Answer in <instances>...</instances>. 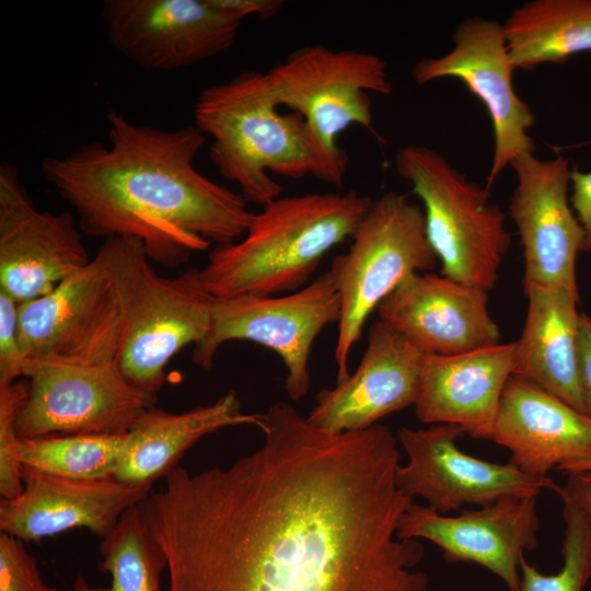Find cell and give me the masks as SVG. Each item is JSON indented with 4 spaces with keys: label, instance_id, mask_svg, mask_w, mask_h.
<instances>
[{
    "label": "cell",
    "instance_id": "cell-7",
    "mask_svg": "<svg viewBox=\"0 0 591 591\" xmlns=\"http://www.w3.org/2000/svg\"><path fill=\"white\" fill-rule=\"evenodd\" d=\"M395 167L422 201L440 274L489 291L511 244L505 213L490 202L489 192L427 146L401 148Z\"/></svg>",
    "mask_w": 591,
    "mask_h": 591
},
{
    "label": "cell",
    "instance_id": "cell-34",
    "mask_svg": "<svg viewBox=\"0 0 591 591\" xmlns=\"http://www.w3.org/2000/svg\"><path fill=\"white\" fill-rule=\"evenodd\" d=\"M213 2L233 18L243 21L255 15L267 20L277 15L285 7L282 0H213Z\"/></svg>",
    "mask_w": 591,
    "mask_h": 591
},
{
    "label": "cell",
    "instance_id": "cell-32",
    "mask_svg": "<svg viewBox=\"0 0 591 591\" xmlns=\"http://www.w3.org/2000/svg\"><path fill=\"white\" fill-rule=\"evenodd\" d=\"M570 187V205L584 232L586 251H589L591 248V170L581 172L572 169Z\"/></svg>",
    "mask_w": 591,
    "mask_h": 591
},
{
    "label": "cell",
    "instance_id": "cell-29",
    "mask_svg": "<svg viewBox=\"0 0 591 591\" xmlns=\"http://www.w3.org/2000/svg\"><path fill=\"white\" fill-rule=\"evenodd\" d=\"M27 392V384L21 381L0 385V494L3 499L15 498L23 491L21 464L15 454L20 440L16 419Z\"/></svg>",
    "mask_w": 591,
    "mask_h": 591
},
{
    "label": "cell",
    "instance_id": "cell-25",
    "mask_svg": "<svg viewBox=\"0 0 591 591\" xmlns=\"http://www.w3.org/2000/svg\"><path fill=\"white\" fill-rule=\"evenodd\" d=\"M515 69L561 63L591 50V0H532L502 23Z\"/></svg>",
    "mask_w": 591,
    "mask_h": 591
},
{
    "label": "cell",
    "instance_id": "cell-15",
    "mask_svg": "<svg viewBox=\"0 0 591 591\" xmlns=\"http://www.w3.org/2000/svg\"><path fill=\"white\" fill-rule=\"evenodd\" d=\"M71 212L39 211L14 164L0 167V290L19 304L44 297L91 260Z\"/></svg>",
    "mask_w": 591,
    "mask_h": 591
},
{
    "label": "cell",
    "instance_id": "cell-23",
    "mask_svg": "<svg viewBox=\"0 0 591 591\" xmlns=\"http://www.w3.org/2000/svg\"><path fill=\"white\" fill-rule=\"evenodd\" d=\"M523 293L528 312L521 336L514 340L512 375L535 383L584 414L579 384V292L533 286Z\"/></svg>",
    "mask_w": 591,
    "mask_h": 591
},
{
    "label": "cell",
    "instance_id": "cell-10",
    "mask_svg": "<svg viewBox=\"0 0 591 591\" xmlns=\"http://www.w3.org/2000/svg\"><path fill=\"white\" fill-rule=\"evenodd\" d=\"M144 251L138 257L130 287L124 338L116 364L140 392L157 398L169 361L208 334L215 298L198 268L163 277Z\"/></svg>",
    "mask_w": 591,
    "mask_h": 591
},
{
    "label": "cell",
    "instance_id": "cell-2",
    "mask_svg": "<svg viewBox=\"0 0 591 591\" xmlns=\"http://www.w3.org/2000/svg\"><path fill=\"white\" fill-rule=\"evenodd\" d=\"M107 121L109 147L84 143L40 164L83 233L137 239L150 260L170 268L211 242L245 235L255 215L247 200L194 166L206 140L195 125L162 130L113 109Z\"/></svg>",
    "mask_w": 591,
    "mask_h": 591
},
{
    "label": "cell",
    "instance_id": "cell-9",
    "mask_svg": "<svg viewBox=\"0 0 591 591\" xmlns=\"http://www.w3.org/2000/svg\"><path fill=\"white\" fill-rule=\"evenodd\" d=\"M339 317L340 297L329 270L289 294L215 298L210 329L194 346L192 361L209 371L221 345L254 341L280 357L287 370L285 390L290 399L299 401L311 386L309 358L314 340Z\"/></svg>",
    "mask_w": 591,
    "mask_h": 591
},
{
    "label": "cell",
    "instance_id": "cell-1",
    "mask_svg": "<svg viewBox=\"0 0 591 591\" xmlns=\"http://www.w3.org/2000/svg\"><path fill=\"white\" fill-rule=\"evenodd\" d=\"M260 430L254 452L177 466L140 502L169 591H428L422 544L396 536L414 500L389 427L331 433L277 402Z\"/></svg>",
    "mask_w": 591,
    "mask_h": 591
},
{
    "label": "cell",
    "instance_id": "cell-6",
    "mask_svg": "<svg viewBox=\"0 0 591 591\" xmlns=\"http://www.w3.org/2000/svg\"><path fill=\"white\" fill-rule=\"evenodd\" d=\"M266 76L275 104L291 108L305 123L310 174L340 188L348 154L337 138L359 125L380 139L369 92L392 93L386 62L370 53L309 45L292 51Z\"/></svg>",
    "mask_w": 591,
    "mask_h": 591
},
{
    "label": "cell",
    "instance_id": "cell-36",
    "mask_svg": "<svg viewBox=\"0 0 591 591\" xmlns=\"http://www.w3.org/2000/svg\"><path fill=\"white\" fill-rule=\"evenodd\" d=\"M556 470L568 475L581 473L591 474V459L561 464Z\"/></svg>",
    "mask_w": 591,
    "mask_h": 591
},
{
    "label": "cell",
    "instance_id": "cell-16",
    "mask_svg": "<svg viewBox=\"0 0 591 591\" xmlns=\"http://www.w3.org/2000/svg\"><path fill=\"white\" fill-rule=\"evenodd\" d=\"M510 167L517 184L508 209L523 250V291L557 286L578 292L576 264L586 246L569 199V161L563 155L540 159L524 153Z\"/></svg>",
    "mask_w": 591,
    "mask_h": 591
},
{
    "label": "cell",
    "instance_id": "cell-26",
    "mask_svg": "<svg viewBox=\"0 0 591 591\" xmlns=\"http://www.w3.org/2000/svg\"><path fill=\"white\" fill-rule=\"evenodd\" d=\"M139 505L125 511L101 538L99 569L111 575V587L93 588L78 577L73 588L67 591H162L160 576L167 568V559L152 536Z\"/></svg>",
    "mask_w": 591,
    "mask_h": 591
},
{
    "label": "cell",
    "instance_id": "cell-22",
    "mask_svg": "<svg viewBox=\"0 0 591 591\" xmlns=\"http://www.w3.org/2000/svg\"><path fill=\"white\" fill-rule=\"evenodd\" d=\"M489 440L509 450V462L532 476L591 459V419L525 379L511 375Z\"/></svg>",
    "mask_w": 591,
    "mask_h": 591
},
{
    "label": "cell",
    "instance_id": "cell-30",
    "mask_svg": "<svg viewBox=\"0 0 591 591\" xmlns=\"http://www.w3.org/2000/svg\"><path fill=\"white\" fill-rule=\"evenodd\" d=\"M0 591H67L44 583L37 559L24 542L0 533Z\"/></svg>",
    "mask_w": 591,
    "mask_h": 591
},
{
    "label": "cell",
    "instance_id": "cell-27",
    "mask_svg": "<svg viewBox=\"0 0 591 591\" xmlns=\"http://www.w3.org/2000/svg\"><path fill=\"white\" fill-rule=\"evenodd\" d=\"M126 440L127 433L20 438L15 454L21 465L51 475L72 479H106L114 477Z\"/></svg>",
    "mask_w": 591,
    "mask_h": 591
},
{
    "label": "cell",
    "instance_id": "cell-5",
    "mask_svg": "<svg viewBox=\"0 0 591 591\" xmlns=\"http://www.w3.org/2000/svg\"><path fill=\"white\" fill-rule=\"evenodd\" d=\"M194 118L212 139V164L247 202L263 207L281 196L269 173L292 179L310 174L305 123L298 113L278 112L266 72L245 71L201 90Z\"/></svg>",
    "mask_w": 591,
    "mask_h": 591
},
{
    "label": "cell",
    "instance_id": "cell-19",
    "mask_svg": "<svg viewBox=\"0 0 591 591\" xmlns=\"http://www.w3.org/2000/svg\"><path fill=\"white\" fill-rule=\"evenodd\" d=\"M23 491L0 500V531L22 542H37L71 529H86L103 538L129 508L150 490L114 477L72 479L21 465Z\"/></svg>",
    "mask_w": 591,
    "mask_h": 591
},
{
    "label": "cell",
    "instance_id": "cell-33",
    "mask_svg": "<svg viewBox=\"0 0 591 591\" xmlns=\"http://www.w3.org/2000/svg\"><path fill=\"white\" fill-rule=\"evenodd\" d=\"M579 384L584 414L591 419V317L580 314Z\"/></svg>",
    "mask_w": 591,
    "mask_h": 591
},
{
    "label": "cell",
    "instance_id": "cell-14",
    "mask_svg": "<svg viewBox=\"0 0 591 591\" xmlns=\"http://www.w3.org/2000/svg\"><path fill=\"white\" fill-rule=\"evenodd\" d=\"M464 434L453 425L401 427L397 440L408 461L396 470L399 490L413 500L424 498L443 514L466 505L484 507L507 496L537 497L544 489H555L549 476H532L510 462L500 464L465 453L457 445Z\"/></svg>",
    "mask_w": 591,
    "mask_h": 591
},
{
    "label": "cell",
    "instance_id": "cell-31",
    "mask_svg": "<svg viewBox=\"0 0 591 591\" xmlns=\"http://www.w3.org/2000/svg\"><path fill=\"white\" fill-rule=\"evenodd\" d=\"M25 361L19 339V303L0 290V385L22 376Z\"/></svg>",
    "mask_w": 591,
    "mask_h": 591
},
{
    "label": "cell",
    "instance_id": "cell-20",
    "mask_svg": "<svg viewBox=\"0 0 591 591\" xmlns=\"http://www.w3.org/2000/svg\"><path fill=\"white\" fill-rule=\"evenodd\" d=\"M422 355L402 335L374 321L355 373L333 389L321 390L308 420L331 433L359 431L414 406Z\"/></svg>",
    "mask_w": 591,
    "mask_h": 591
},
{
    "label": "cell",
    "instance_id": "cell-35",
    "mask_svg": "<svg viewBox=\"0 0 591 591\" xmlns=\"http://www.w3.org/2000/svg\"><path fill=\"white\" fill-rule=\"evenodd\" d=\"M558 495L568 497L591 523V474H570L565 486L554 489Z\"/></svg>",
    "mask_w": 591,
    "mask_h": 591
},
{
    "label": "cell",
    "instance_id": "cell-3",
    "mask_svg": "<svg viewBox=\"0 0 591 591\" xmlns=\"http://www.w3.org/2000/svg\"><path fill=\"white\" fill-rule=\"evenodd\" d=\"M370 204L356 190L280 196L254 215L242 239L216 246L201 280L217 299L297 291L327 252L354 236Z\"/></svg>",
    "mask_w": 591,
    "mask_h": 591
},
{
    "label": "cell",
    "instance_id": "cell-21",
    "mask_svg": "<svg viewBox=\"0 0 591 591\" xmlns=\"http://www.w3.org/2000/svg\"><path fill=\"white\" fill-rule=\"evenodd\" d=\"M515 343L450 356L422 355L414 404L419 421L453 425L489 440L503 389L513 374Z\"/></svg>",
    "mask_w": 591,
    "mask_h": 591
},
{
    "label": "cell",
    "instance_id": "cell-13",
    "mask_svg": "<svg viewBox=\"0 0 591 591\" xmlns=\"http://www.w3.org/2000/svg\"><path fill=\"white\" fill-rule=\"evenodd\" d=\"M101 19L108 43L136 66L166 71L228 50L243 21L213 0H107Z\"/></svg>",
    "mask_w": 591,
    "mask_h": 591
},
{
    "label": "cell",
    "instance_id": "cell-17",
    "mask_svg": "<svg viewBox=\"0 0 591 591\" xmlns=\"http://www.w3.org/2000/svg\"><path fill=\"white\" fill-rule=\"evenodd\" d=\"M535 496H507L476 510L449 517L433 508L409 505L401 517L396 536L428 540L450 563H473L518 591L520 563L538 544L540 518Z\"/></svg>",
    "mask_w": 591,
    "mask_h": 591
},
{
    "label": "cell",
    "instance_id": "cell-18",
    "mask_svg": "<svg viewBox=\"0 0 591 591\" xmlns=\"http://www.w3.org/2000/svg\"><path fill=\"white\" fill-rule=\"evenodd\" d=\"M376 311L382 323L424 355H457L501 338L487 290L430 271L407 276Z\"/></svg>",
    "mask_w": 591,
    "mask_h": 591
},
{
    "label": "cell",
    "instance_id": "cell-12",
    "mask_svg": "<svg viewBox=\"0 0 591 591\" xmlns=\"http://www.w3.org/2000/svg\"><path fill=\"white\" fill-rule=\"evenodd\" d=\"M514 70L502 24L477 16L459 23L447 54L425 57L410 70L417 85L456 78L484 104L494 130V154L485 186L488 192L514 159L535 150L529 135L535 115L513 88Z\"/></svg>",
    "mask_w": 591,
    "mask_h": 591
},
{
    "label": "cell",
    "instance_id": "cell-11",
    "mask_svg": "<svg viewBox=\"0 0 591 591\" xmlns=\"http://www.w3.org/2000/svg\"><path fill=\"white\" fill-rule=\"evenodd\" d=\"M27 398L16 419L20 438L126 434L155 404L134 387L116 363L26 360Z\"/></svg>",
    "mask_w": 591,
    "mask_h": 591
},
{
    "label": "cell",
    "instance_id": "cell-28",
    "mask_svg": "<svg viewBox=\"0 0 591 591\" xmlns=\"http://www.w3.org/2000/svg\"><path fill=\"white\" fill-rule=\"evenodd\" d=\"M564 508V565L554 575L542 573L523 557L520 563L518 591H582L591 576V523L566 496L559 495Z\"/></svg>",
    "mask_w": 591,
    "mask_h": 591
},
{
    "label": "cell",
    "instance_id": "cell-8",
    "mask_svg": "<svg viewBox=\"0 0 591 591\" xmlns=\"http://www.w3.org/2000/svg\"><path fill=\"white\" fill-rule=\"evenodd\" d=\"M351 239L329 269L340 297L336 384L350 375L349 356L370 314L407 276L428 273L439 262L426 235L424 209L395 192L371 200Z\"/></svg>",
    "mask_w": 591,
    "mask_h": 591
},
{
    "label": "cell",
    "instance_id": "cell-24",
    "mask_svg": "<svg viewBox=\"0 0 591 591\" xmlns=\"http://www.w3.org/2000/svg\"><path fill=\"white\" fill-rule=\"evenodd\" d=\"M241 425L262 428L263 414L243 413L234 390L211 404L182 413L150 406L127 432L114 478L150 490L155 480L166 477L177 467L183 454L199 439L222 428Z\"/></svg>",
    "mask_w": 591,
    "mask_h": 591
},
{
    "label": "cell",
    "instance_id": "cell-4",
    "mask_svg": "<svg viewBox=\"0 0 591 591\" xmlns=\"http://www.w3.org/2000/svg\"><path fill=\"white\" fill-rule=\"evenodd\" d=\"M144 251L137 239H107L88 265L49 293L19 304L24 358L116 363L135 265Z\"/></svg>",
    "mask_w": 591,
    "mask_h": 591
}]
</instances>
